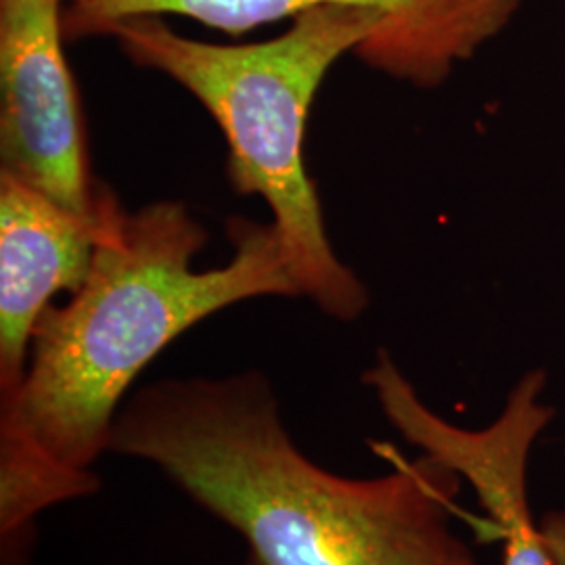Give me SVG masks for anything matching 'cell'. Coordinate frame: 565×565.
<instances>
[{
  "label": "cell",
  "instance_id": "1",
  "mask_svg": "<svg viewBox=\"0 0 565 565\" xmlns=\"http://www.w3.org/2000/svg\"><path fill=\"white\" fill-rule=\"evenodd\" d=\"M107 452L153 465L247 546V565H482L455 527L461 478L398 459L345 478L308 459L258 371L145 385Z\"/></svg>",
  "mask_w": 565,
  "mask_h": 565
},
{
  "label": "cell",
  "instance_id": "2",
  "mask_svg": "<svg viewBox=\"0 0 565 565\" xmlns=\"http://www.w3.org/2000/svg\"><path fill=\"white\" fill-rule=\"evenodd\" d=\"M205 237L181 203L126 212L99 193L90 270L36 324L20 387L0 401V440H28L60 463L93 469L130 385L163 348L233 303L300 298L273 224L239 223L228 264L195 270Z\"/></svg>",
  "mask_w": 565,
  "mask_h": 565
},
{
  "label": "cell",
  "instance_id": "3",
  "mask_svg": "<svg viewBox=\"0 0 565 565\" xmlns=\"http://www.w3.org/2000/svg\"><path fill=\"white\" fill-rule=\"evenodd\" d=\"M384 13L323 4L303 11L270 41L212 44L186 39L162 18H126L105 28L126 57L182 84L218 121L228 142V179L273 212L300 298L338 321L369 306L364 282L335 256L315 182L303 168V130L327 72L356 53Z\"/></svg>",
  "mask_w": 565,
  "mask_h": 565
},
{
  "label": "cell",
  "instance_id": "4",
  "mask_svg": "<svg viewBox=\"0 0 565 565\" xmlns=\"http://www.w3.org/2000/svg\"><path fill=\"white\" fill-rule=\"evenodd\" d=\"M387 424L422 455L436 459L473 488L478 503L503 541V565H553L527 494L530 455L555 419L543 403L548 375L530 369L507 396L501 415L482 429H467L429 408L394 359L380 350L363 373Z\"/></svg>",
  "mask_w": 565,
  "mask_h": 565
},
{
  "label": "cell",
  "instance_id": "5",
  "mask_svg": "<svg viewBox=\"0 0 565 565\" xmlns=\"http://www.w3.org/2000/svg\"><path fill=\"white\" fill-rule=\"evenodd\" d=\"M525 0H82L86 30L102 34L116 21L181 15L231 36L294 20L323 4L384 13L382 25L356 49L371 67L422 88L438 86L457 63L497 39Z\"/></svg>",
  "mask_w": 565,
  "mask_h": 565
},
{
  "label": "cell",
  "instance_id": "6",
  "mask_svg": "<svg viewBox=\"0 0 565 565\" xmlns=\"http://www.w3.org/2000/svg\"><path fill=\"white\" fill-rule=\"evenodd\" d=\"M61 0H0L2 172L63 207L93 216L81 103L63 53Z\"/></svg>",
  "mask_w": 565,
  "mask_h": 565
},
{
  "label": "cell",
  "instance_id": "7",
  "mask_svg": "<svg viewBox=\"0 0 565 565\" xmlns=\"http://www.w3.org/2000/svg\"><path fill=\"white\" fill-rule=\"evenodd\" d=\"M99 205L82 216L0 174V401L20 387L34 329L60 291L81 287L97 247Z\"/></svg>",
  "mask_w": 565,
  "mask_h": 565
},
{
  "label": "cell",
  "instance_id": "8",
  "mask_svg": "<svg viewBox=\"0 0 565 565\" xmlns=\"http://www.w3.org/2000/svg\"><path fill=\"white\" fill-rule=\"evenodd\" d=\"M102 488L95 469L60 463L28 440L0 443V539L2 555L25 548L34 520L49 507L93 497Z\"/></svg>",
  "mask_w": 565,
  "mask_h": 565
},
{
  "label": "cell",
  "instance_id": "9",
  "mask_svg": "<svg viewBox=\"0 0 565 565\" xmlns=\"http://www.w3.org/2000/svg\"><path fill=\"white\" fill-rule=\"evenodd\" d=\"M541 534L553 565H565V511L555 509L541 515Z\"/></svg>",
  "mask_w": 565,
  "mask_h": 565
},
{
  "label": "cell",
  "instance_id": "10",
  "mask_svg": "<svg viewBox=\"0 0 565 565\" xmlns=\"http://www.w3.org/2000/svg\"><path fill=\"white\" fill-rule=\"evenodd\" d=\"M63 4H72V2H78V0H61Z\"/></svg>",
  "mask_w": 565,
  "mask_h": 565
}]
</instances>
